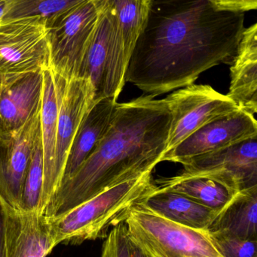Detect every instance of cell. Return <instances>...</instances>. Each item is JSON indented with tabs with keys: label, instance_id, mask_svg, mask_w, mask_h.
<instances>
[{
	"label": "cell",
	"instance_id": "cell-11",
	"mask_svg": "<svg viewBox=\"0 0 257 257\" xmlns=\"http://www.w3.org/2000/svg\"><path fill=\"white\" fill-rule=\"evenodd\" d=\"M40 114L41 108L21 128L0 133V199L16 211H21L26 173L40 133Z\"/></svg>",
	"mask_w": 257,
	"mask_h": 257
},
{
	"label": "cell",
	"instance_id": "cell-14",
	"mask_svg": "<svg viewBox=\"0 0 257 257\" xmlns=\"http://www.w3.org/2000/svg\"><path fill=\"white\" fill-rule=\"evenodd\" d=\"M43 71L0 83V133L24 126L42 106Z\"/></svg>",
	"mask_w": 257,
	"mask_h": 257
},
{
	"label": "cell",
	"instance_id": "cell-17",
	"mask_svg": "<svg viewBox=\"0 0 257 257\" xmlns=\"http://www.w3.org/2000/svg\"><path fill=\"white\" fill-rule=\"evenodd\" d=\"M140 204L164 218L200 230L208 231L219 214L184 195L172 191L154 190Z\"/></svg>",
	"mask_w": 257,
	"mask_h": 257
},
{
	"label": "cell",
	"instance_id": "cell-15",
	"mask_svg": "<svg viewBox=\"0 0 257 257\" xmlns=\"http://www.w3.org/2000/svg\"><path fill=\"white\" fill-rule=\"evenodd\" d=\"M230 68L227 96L241 111L257 112V24L244 29Z\"/></svg>",
	"mask_w": 257,
	"mask_h": 257
},
{
	"label": "cell",
	"instance_id": "cell-8",
	"mask_svg": "<svg viewBox=\"0 0 257 257\" xmlns=\"http://www.w3.org/2000/svg\"><path fill=\"white\" fill-rule=\"evenodd\" d=\"M164 99L172 114L165 152L214 119L240 110L227 95L208 84H190Z\"/></svg>",
	"mask_w": 257,
	"mask_h": 257
},
{
	"label": "cell",
	"instance_id": "cell-10",
	"mask_svg": "<svg viewBox=\"0 0 257 257\" xmlns=\"http://www.w3.org/2000/svg\"><path fill=\"white\" fill-rule=\"evenodd\" d=\"M52 73L57 84L59 99L53 178L55 193L63 178L72 142L95 102V91L89 78L75 77L67 79Z\"/></svg>",
	"mask_w": 257,
	"mask_h": 257
},
{
	"label": "cell",
	"instance_id": "cell-25",
	"mask_svg": "<svg viewBox=\"0 0 257 257\" xmlns=\"http://www.w3.org/2000/svg\"><path fill=\"white\" fill-rule=\"evenodd\" d=\"M101 257H132L131 240L125 222L110 230L103 244Z\"/></svg>",
	"mask_w": 257,
	"mask_h": 257
},
{
	"label": "cell",
	"instance_id": "cell-7",
	"mask_svg": "<svg viewBox=\"0 0 257 257\" xmlns=\"http://www.w3.org/2000/svg\"><path fill=\"white\" fill-rule=\"evenodd\" d=\"M47 20L42 17L0 21V83L49 68Z\"/></svg>",
	"mask_w": 257,
	"mask_h": 257
},
{
	"label": "cell",
	"instance_id": "cell-18",
	"mask_svg": "<svg viewBox=\"0 0 257 257\" xmlns=\"http://www.w3.org/2000/svg\"><path fill=\"white\" fill-rule=\"evenodd\" d=\"M43 93L40 114V130L44 160V184L42 207L44 212L54 193V152L57 136L59 99L54 75L49 69H44Z\"/></svg>",
	"mask_w": 257,
	"mask_h": 257
},
{
	"label": "cell",
	"instance_id": "cell-19",
	"mask_svg": "<svg viewBox=\"0 0 257 257\" xmlns=\"http://www.w3.org/2000/svg\"><path fill=\"white\" fill-rule=\"evenodd\" d=\"M257 187L238 192L211 223L209 232L257 240Z\"/></svg>",
	"mask_w": 257,
	"mask_h": 257
},
{
	"label": "cell",
	"instance_id": "cell-1",
	"mask_svg": "<svg viewBox=\"0 0 257 257\" xmlns=\"http://www.w3.org/2000/svg\"><path fill=\"white\" fill-rule=\"evenodd\" d=\"M244 19L208 0H153L125 81L155 97L193 84L214 66L232 64Z\"/></svg>",
	"mask_w": 257,
	"mask_h": 257
},
{
	"label": "cell",
	"instance_id": "cell-27",
	"mask_svg": "<svg viewBox=\"0 0 257 257\" xmlns=\"http://www.w3.org/2000/svg\"><path fill=\"white\" fill-rule=\"evenodd\" d=\"M7 208L0 199V257H6L5 239H6V225L7 218Z\"/></svg>",
	"mask_w": 257,
	"mask_h": 257
},
{
	"label": "cell",
	"instance_id": "cell-4",
	"mask_svg": "<svg viewBox=\"0 0 257 257\" xmlns=\"http://www.w3.org/2000/svg\"><path fill=\"white\" fill-rule=\"evenodd\" d=\"M131 242L146 257H223L207 230L193 229L134 205L125 220Z\"/></svg>",
	"mask_w": 257,
	"mask_h": 257
},
{
	"label": "cell",
	"instance_id": "cell-20",
	"mask_svg": "<svg viewBox=\"0 0 257 257\" xmlns=\"http://www.w3.org/2000/svg\"><path fill=\"white\" fill-rule=\"evenodd\" d=\"M154 184L155 190L181 193L217 212L238 193L212 178L184 173L156 180Z\"/></svg>",
	"mask_w": 257,
	"mask_h": 257
},
{
	"label": "cell",
	"instance_id": "cell-3",
	"mask_svg": "<svg viewBox=\"0 0 257 257\" xmlns=\"http://www.w3.org/2000/svg\"><path fill=\"white\" fill-rule=\"evenodd\" d=\"M151 172L114 186L63 215L47 217L57 246L107 238L113 227L125 222L131 208L155 190Z\"/></svg>",
	"mask_w": 257,
	"mask_h": 257
},
{
	"label": "cell",
	"instance_id": "cell-22",
	"mask_svg": "<svg viewBox=\"0 0 257 257\" xmlns=\"http://www.w3.org/2000/svg\"><path fill=\"white\" fill-rule=\"evenodd\" d=\"M43 184L44 160L40 130L26 173L21 211L44 215Z\"/></svg>",
	"mask_w": 257,
	"mask_h": 257
},
{
	"label": "cell",
	"instance_id": "cell-6",
	"mask_svg": "<svg viewBox=\"0 0 257 257\" xmlns=\"http://www.w3.org/2000/svg\"><path fill=\"white\" fill-rule=\"evenodd\" d=\"M131 56L124 45L116 9L107 0L100 16L83 62L80 76L90 80L95 101L103 98L117 100L125 83Z\"/></svg>",
	"mask_w": 257,
	"mask_h": 257
},
{
	"label": "cell",
	"instance_id": "cell-12",
	"mask_svg": "<svg viewBox=\"0 0 257 257\" xmlns=\"http://www.w3.org/2000/svg\"><path fill=\"white\" fill-rule=\"evenodd\" d=\"M257 136L254 115L241 110L217 117L164 154L161 162L180 163L198 156L223 149Z\"/></svg>",
	"mask_w": 257,
	"mask_h": 257
},
{
	"label": "cell",
	"instance_id": "cell-5",
	"mask_svg": "<svg viewBox=\"0 0 257 257\" xmlns=\"http://www.w3.org/2000/svg\"><path fill=\"white\" fill-rule=\"evenodd\" d=\"M107 1L83 0L47 21L51 72L67 79L80 76Z\"/></svg>",
	"mask_w": 257,
	"mask_h": 257
},
{
	"label": "cell",
	"instance_id": "cell-21",
	"mask_svg": "<svg viewBox=\"0 0 257 257\" xmlns=\"http://www.w3.org/2000/svg\"><path fill=\"white\" fill-rule=\"evenodd\" d=\"M116 9L124 45L131 57L137 39L143 33L153 0H110Z\"/></svg>",
	"mask_w": 257,
	"mask_h": 257
},
{
	"label": "cell",
	"instance_id": "cell-2",
	"mask_svg": "<svg viewBox=\"0 0 257 257\" xmlns=\"http://www.w3.org/2000/svg\"><path fill=\"white\" fill-rule=\"evenodd\" d=\"M170 123L164 99L148 95L117 102L105 136L75 174L59 186L44 216L63 215L114 186L152 172L165 153Z\"/></svg>",
	"mask_w": 257,
	"mask_h": 257
},
{
	"label": "cell",
	"instance_id": "cell-16",
	"mask_svg": "<svg viewBox=\"0 0 257 257\" xmlns=\"http://www.w3.org/2000/svg\"><path fill=\"white\" fill-rule=\"evenodd\" d=\"M116 104L117 100L112 98L95 101L72 142L60 184L75 174L102 140L113 120Z\"/></svg>",
	"mask_w": 257,
	"mask_h": 257
},
{
	"label": "cell",
	"instance_id": "cell-29",
	"mask_svg": "<svg viewBox=\"0 0 257 257\" xmlns=\"http://www.w3.org/2000/svg\"><path fill=\"white\" fill-rule=\"evenodd\" d=\"M6 0H0V21H2L6 13Z\"/></svg>",
	"mask_w": 257,
	"mask_h": 257
},
{
	"label": "cell",
	"instance_id": "cell-28",
	"mask_svg": "<svg viewBox=\"0 0 257 257\" xmlns=\"http://www.w3.org/2000/svg\"><path fill=\"white\" fill-rule=\"evenodd\" d=\"M131 253H132V257H146L132 242H131Z\"/></svg>",
	"mask_w": 257,
	"mask_h": 257
},
{
	"label": "cell",
	"instance_id": "cell-26",
	"mask_svg": "<svg viewBox=\"0 0 257 257\" xmlns=\"http://www.w3.org/2000/svg\"><path fill=\"white\" fill-rule=\"evenodd\" d=\"M217 11L243 13L256 10L257 0H208Z\"/></svg>",
	"mask_w": 257,
	"mask_h": 257
},
{
	"label": "cell",
	"instance_id": "cell-23",
	"mask_svg": "<svg viewBox=\"0 0 257 257\" xmlns=\"http://www.w3.org/2000/svg\"><path fill=\"white\" fill-rule=\"evenodd\" d=\"M83 0H6V13L2 21L42 17L48 21Z\"/></svg>",
	"mask_w": 257,
	"mask_h": 257
},
{
	"label": "cell",
	"instance_id": "cell-13",
	"mask_svg": "<svg viewBox=\"0 0 257 257\" xmlns=\"http://www.w3.org/2000/svg\"><path fill=\"white\" fill-rule=\"evenodd\" d=\"M56 246L45 216L7 208L6 257H46Z\"/></svg>",
	"mask_w": 257,
	"mask_h": 257
},
{
	"label": "cell",
	"instance_id": "cell-24",
	"mask_svg": "<svg viewBox=\"0 0 257 257\" xmlns=\"http://www.w3.org/2000/svg\"><path fill=\"white\" fill-rule=\"evenodd\" d=\"M209 234L223 257H257V240L241 239L215 232Z\"/></svg>",
	"mask_w": 257,
	"mask_h": 257
},
{
	"label": "cell",
	"instance_id": "cell-9",
	"mask_svg": "<svg viewBox=\"0 0 257 257\" xmlns=\"http://www.w3.org/2000/svg\"><path fill=\"white\" fill-rule=\"evenodd\" d=\"M182 164V173L212 178L237 193L257 187V136Z\"/></svg>",
	"mask_w": 257,
	"mask_h": 257
}]
</instances>
